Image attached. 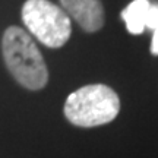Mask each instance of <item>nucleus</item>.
Masks as SVG:
<instances>
[{
	"mask_svg": "<svg viewBox=\"0 0 158 158\" xmlns=\"http://www.w3.org/2000/svg\"><path fill=\"white\" fill-rule=\"evenodd\" d=\"M62 9L86 32H95L104 25L101 0H60Z\"/></svg>",
	"mask_w": 158,
	"mask_h": 158,
	"instance_id": "4",
	"label": "nucleus"
},
{
	"mask_svg": "<svg viewBox=\"0 0 158 158\" xmlns=\"http://www.w3.org/2000/svg\"><path fill=\"white\" fill-rule=\"evenodd\" d=\"M120 111L118 95L110 86L102 84L85 85L68 97L64 116L79 127H95L107 124Z\"/></svg>",
	"mask_w": 158,
	"mask_h": 158,
	"instance_id": "2",
	"label": "nucleus"
},
{
	"mask_svg": "<svg viewBox=\"0 0 158 158\" xmlns=\"http://www.w3.org/2000/svg\"><path fill=\"white\" fill-rule=\"evenodd\" d=\"M22 21L29 35L50 48L64 45L72 34L69 15L48 0H27L22 6Z\"/></svg>",
	"mask_w": 158,
	"mask_h": 158,
	"instance_id": "3",
	"label": "nucleus"
},
{
	"mask_svg": "<svg viewBox=\"0 0 158 158\" xmlns=\"http://www.w3.org/2000/svg\"><path fill=\"white\" fill-rule=\"evenodd\" d=\"M2 48L6 66L18 84L31 91L43 89L47 85V64L28 31L9 27L3 34Z\"/></svg>",
	"mask_w": 158,
	"mask_h": 158,
	"instance_id": "1",
	"label": "nucleus"
},
{
	"mask_svg": "<svg viewBox=\"0 0 158 158\" xmlns=\"http://www.w3.org/2000/svg\"><path fill=\"white\" fill-rule=\"evenodd\" d=\"M152 41H151V53L154 56H158V28L152 31Z\"/></svg>",
	"mask_w": 158,
	"mask_h": 158,
	"instance_id": "7",
	"label": "nucleus"
},
{
	"mask_svg": "<svg viewBox=\"0 0 158 158\" xmlns=\"http://www.w3.org/2000/svg\"><path fill=\"white\" fill-rule=\"evenodd\" d=\"M149 0H133L122 12V19L126 22V28L130 34H142L147 22V15L149 10Z\"/></svg>",
	"mask_w": 158,
	"mask_h": 158,
	"instance_id": "5",
	"label": "nucleus"
},
{
	"mask_svg": "<svg viewBox=\"0 0 158 158\" xmlns=\"http://www.w3.org/2000/svg\"><path fill=\"white\" fill-rule=\"evenodd\" d=\"M145 28L154 29L158 28V3H151L149 6V10H148V15H147V22H145Z\"/></svg>",
	"mask_w": 158,
	"mask_h": 158,
	"instance_id": "6",
	"label": "nucleus"
}]
</instances>
